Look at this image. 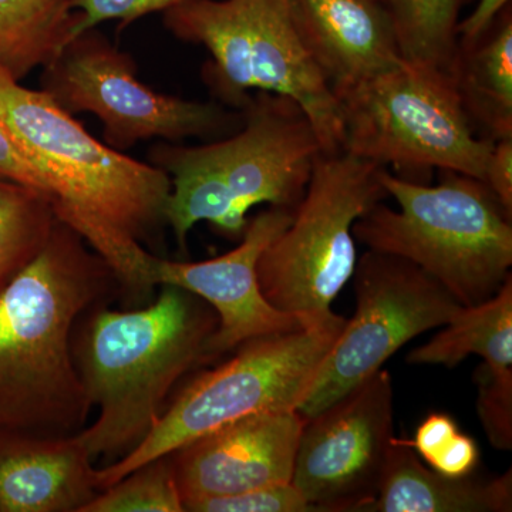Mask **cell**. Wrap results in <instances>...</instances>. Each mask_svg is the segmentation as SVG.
Instances as JSON below:
<instances>
[{
    "label": "cell",
    "instance_id": "6da1fadb",
    "mask_svg": "<svg viewBox=\"0 0 512 512\" xmlns=\"http://www.w3.org/2000/svg\"><path fill=\"white\" fill-rule=\"evenodd\" d=\"M0 124L42 175L56 221L86 241L127 291H151L154 255L141 241L165 221L170 175L100 143L49 94L2 70Z\"/></svg>",
    "mask_w": 512,
    "mask_h": 512
},
{
    "label": "cell",
    "instance_id": "7a4b0ae2",
    "mask_svg": "<svg viewBox=\"0 0 512 512\" xmlns=\"http://www.w3.org/2000/svg\"><path fill=\"white\" fill-rule=\"evenodd\" d=\"M82 241L57 221L45 248L0 291V426L36 436L83 430L92 403L74 363L72 329L114 275Z\"/></svg>",
    "mask_w": 512,
    "mask_h": 512
},
{
    "label": "cell",
    "instance_id": "3957f363",
    "mask_svg": "<svg viewBox=\"0 0 512 512\" xmlns=\"http://www.w3.org/2000/svg\"><path fill=\"white\" fill-rule=\"evenodd\" d=\"M160 286L147 308L97 312L80 340L77 372L99 417L74 436L92 460L137 447L174 384L207 359L217 313L190 291Z\"/></svg>",
    "mask_w": 512,
    "mask_h": 512
},
{
    "label": "cell",
    "instance_id": "277c9868",
    "mask_svg": "<svg viewBox=\"0 0 512 512\" xmlns=\"http://www.w3.org/2000/svg\"><path fill=\"white\" fill-rule=\"evenodd\" d=\"M245 124L227 140L200 147H164L157 167L170 175L165 222L181 249L198 222L242 237L259 204L295 211L322 147L295 101L272 93L249 97Z\"/></svg>",
    "mask_w": 512,
    "mask_h": 512
},
{
    "label": "cell",
    "instance_id": "5b68a950",
    "mask_svg": "<svg viewBox=\"0 0 512 512\" xmlns=\"http://www.w3.org/2000/svg\"><path fill=\"white\" fill-rule=\"evenodd\" d=\"M439 185L412 183L380 170L399 210L376 204L353 225L356 242L400 256L436 279L460 305L493 298L512 266V214L490 188L443 171Z\"/></svg>",
    "mask_w": 512,
    "mask_h": 512
},
{
    "label": "cell",
    "instance_id": "8992f818",
    "mask_svg": "<svg viewBox=\"0 0 512 512\" xmlns=\"http://www.w3.org/2000/svg\"><path fill=\"white\" fill-rule=\"evenodd\" d=\"M346 320L332 311L302 328L242 343L231 360L188 384L137 447L96 470L99 491L232 421L298 410Z\"/></svg>",
    "mask_w": 512,
    "mask_h": 512
},
{
    "label": "cell",
    "instance_id": "52a82bcc",
    "mask_svg": "<svg viewBox=\"0 0 512 512\" xmlns=\"http://www.w3.org/2000/svg\"><path fill=\"white\" fill-rule=\"evenodd\" d=\"M342 151L427 184L433 170L483 181L495 141L481 136L448 70L403 60L336 94Z\"/></svg>",
    "mask_w": 512,
    "mask_h": 512
},
{
    "label": "cell",
    "instance_id": "ba28073f",
    "mask_svg": "<svg viewBox=\"0 0 512 512\" xmlns=\"http://www.w3.org/2000/svg\"><path fill=\"white\" fill-rule=\"evenodd\" d=\"M178 39L210 52L211 82L229 101L251 90L295 101L308 117L323 154L343 147L342 109L303 46L289 0H191L164 12Z\"/></svg>",
    "mask_w": 512,
    "mask_h": 512
},
{
    "label": "cell",
    "instance_id": "9c48e42d",
    "mask_svg": "<svg viewBox=\"0 0 512 512\" xmlns=\"http://www.w3.org/2000/svg\"><path fill=\"white\" fill-rule=\"evenodd\" d=\"M383 167L340 151L320 154L289 227L256 265L269 303L299 316H320L345 288L357 259L353 225L386 200Z\"/></svg>",
    "mask_w": 512,
    "mask_h": 512
},
{
    "label": "cell",
    "instance_id": "30bf717a",
    "mask_svg": "<svg viewBox=\"0 0 512 512\" xmlns=\"http://www.w3.org/2000/svg\"><path fill=\"white\" fill-rule=\"evenodd\" d=\"M356 312L329 350L298 412L315 416L375 375L407 342L446 326L463 308L429 274L400 256L365 252L352 275Z\"/></svg>",
    "mask_w": 512,
    "mask_h": 512
},
{
    "label": "cell",
    "instance_id": "8fae6325",
    "mask_svg": "<svg viewBox=\"0 0 512 512\" xmlns=\"http://www.w3.org/2000/svg\"><path fill=\"white\" fill-rule=\"evenodd\" d=\"M45 92L67 113L89 111L99 117L104 137L119 148L148 138L208 136L231 117L215 104L154 92L137 79L130 59L93 35V29L72 40L46 67Z\"/></svg>",
    "mask_w": 512,
    "mask_h": 512
},
{
    "label": "cell",
    "instance_id": "7c38bea8",
    "mask_svg": "<svg viewBox=\"0 0 512 512\" xmlns=\"http://www.w3.org/2000/svg\"><path fill=\"white\" fill-rule=\"evenodd\" d=\"M394 439L393 380L380 369L305 419L291 483L315 512H362L379 491Z\"/></svg>",
    "mask_w": 512,
    "mask_h": 512
},
{
    "label": "cell",
    "instance_id": "4fadbf2b",
    "mask_svg": "<svg viewBox=\"0 0 512 512\" xmlns=\"http://www.w3.org/2000/svg\"><path fill=\"white\" fill-rule=\"evenodd\" d=\"M293 212L279 207L259 212L254 220L248 221L241 244L218 258L175 262L154 256V285H173L190 291L217 313L218 326L208 340L207 359L225 355L248 340L302 328L319 318L275 308L259 285V258L289 227Z\"/></svg>",
    "mask_w": 512,
    "mask_h": 512
},
{
    "label": "cell",
    "instance_id": "5bb4252c",
    "mask_svg": "<svg viewBox=\"0 0 512 512\" xmlns=\"http://www.w3.org/2000/svg\"><path fill=\"white\" fill-rule=\"evenodd\" d=\"M303 424L298 410L251 414L168 454L183 504L291 483Z\"/></svg>",
    "mask_w": 512,
    "mask_h": 512
},
{
    "label": "cell",
    "instance_id": "9a60e30c",
    "mask_svg": "<svg viewBox=\"0 0 512 512\" xmlns=\"http://www.w3.org/2000/svg\"><path fill=\"white\" fill-rule=\"evenodd\" d=\"M305 49L338 94L403 62L382 0H289Z\"/></svg>",
    "mask_w": 512,
    "mask_h": 512
},
{
    "label": "cell",
    "instance_id": "2e32d148",
    "mask_svg": "<svg viewBox=\"0 0 512 512\" xmlns=\"http://www.w3.org/2000/svg\"><path fill=\"white\" fill-rule=\"evenodd\" d=\"M76 436L0 441V511L80 512L100 493Z\"/></svg>",
    "mask_w": 512,
    "mask_h": 512
},
{
    "label": "cell",
    "instance_id": "e0dca14e",
    "mask_svg": "<svg viewBox=\"0 0 512 512\" xmlns=\"http://www.w3.org/2000/svg\"><path fill=\"white\" fill-rule=\"evenodd\" d=\"M512 473L447 477L424 467L406 439H394L382 484L362 512H510Z\"/></svg>",
    "mask_w": 512,
    "mask_h": 512
},
{
    "label": "cell",
    "instance_id": "ac0fdd59",
    "mask_svg": "<svg viewBox=\"0 0 512 512\" xmlns=\"http://www.w3.org/2000/svg\"><path fill=\"white\" fill-rule=\"evenodd\" d=\"M464 110L481 136L512 137L511 5L474 42H457L450 67Z\"/></svg>",
    "mask_w": 512,
    "mask_h": 512
},
{
    "label": "cell",
    "instance_id": "d6986e66",
    "mask_svg": "<svg viewBox=\"0 0 512 512\" xmlns=\"http://www.w3.org/2000/svg\"><path fill=\"white\" fill-rule=\"evenodd\" d=\"M470 355L495 369H512V275L493 298L463 306L446 329L406 357L410 365L456 367Z\"/></svg>",
    "mask_w": 512,
    "mask_h": 512
},
{
    "label": "cell",
    "instance_id": "ffe728a7",
    "mask_svg": "<svg viewBox=\"0 0 512 512\" xmlns=\"http://www.w3.org/2000/svg\"><path fill=\"white\" fill-rule=\"evenodd\" d=\"M79 20L72 0H0V70L19 82L46 69L76 39Z\"/></svg>",
    "mask_w": 512,
    "mask_h": 512
},
{
    "label": "cell",
    "instance_id": "44dd1931",
    "mask_svg": "<svg viewBox=\"0 0 512 512\" xmlns=\"http://www.w3.org/2000/svg\"><path fill=\"white\" fill-rule=\"evenodd\" d=\"M466 0H387L403 59L450 72Z\"/></svg>",
    "mask_w": 512,
    "mask_h": 512
},
{
    "label": "cell",
    "instance_id": "7402d4cb",
    "mask_svg": "<svg viewBox=\"0 0 512 512\" xmlns=\"http://www.w3.org/2000/svg\"><path fill=\"white\" fill-rule=\"evenodd\" d=\"M56 222L35 192L0 181V291L45 248Z\"/></svg>",
    "mask_w": 512,
    "mask_h": 512
},
{
    "label": "cell",
    "instance_id": "603a6c76",
    "mask_svg": "<svg viewBox=\"0 0 512 512\" xmlns=\"http://www.w3.org/2000/svg\"><path fill=\"white\" fill-rule=\"evenodd\" d=\"M80 512H184L170 456L131 471L100 491Z\"/></svg>",
    "mask_w": 512,
    "mask_h": 512
},
{
    "label": "cell",
    "instance_id": "cb8c5ba5",
    "mask_svg": "<svg viewBox=\"0 0 512 512\" xmlns=\"http://www.w3.org/2000/svg\"><path fill=\"white\" fill-rule=\"evenodd\" d=\"M406 443L431 467L447 477H466L480 461L476 440L460 430L446 413H430Z\"/></svg>",
    "mask_w": 512,
    "mask_h": 512
},
{
    "label": "cell",
    "instance_id": "d4e9b609",
    "mask_svg": "<svg viewBox=\"0 0 512 512\" xmlns=\"http://www.w3.org/2000/svg\"><path fill=\"white\" fill-rule=\"evenodd\" d=\"M477 412L487 439L497 450L512 448V369L478 366Z\"/></svg>",
    "mask_w": 512,
    "mask_h": 512
},
{
    "label": "cell",
    "instance_id": "484cf974",
    "mask_svg": "<svg viewBox=\"0 0 512 512\" xmlns=\"http://www.w3.org/2000/svg\"><path fill=\"white\" fill-rule=\"evenodd\" d=\"M190 512H312L311 504L292 483L268 485L229 497L184 503Z\"/></svg>",
    "mask_w": 512,
    "mask_h": 512
},
{
    "label": "cell",
    "instance_id": "4316f807",
    "mask_svg": "<svg viewBox=\"0 0 512 512\" xmlns=\"http://www.w3.org/2000/svg\"><path fill=\"white\" fill-rule=\"evenodd\" d=\"M187 2L191 0H72L73 9L80 16L76 37L100 23L117 20L121 26H127L150 13L167 12Z\"/></svg>",
    "mask_w": 512,
    "mask_h": 512
},
{
    "label": "cell",
    "instance_id": "83f0119b",
    "mask_svg": "<svg viewBox=\"0 0 512 512\" xmlns=\"http://www.w3.org/2000/svg\"><path fill=\"white\" fill-rule=\"evenodd\" d=\"M0 181L20 185L46 201V184L28 157L0 124Z\"/></svg>",
    "mask_w": 512,
    "mask_h": 512
},
{
    "label": "cell",
    "instance_id": "f1b7e54d",
    "mask_svg": "<svg viewBox=\"0 0 512 512\" xmlns=\"http://www.w3.org/2000/svg\"><path fill=\"white\" fill-rule=\"evenodd\" d=\"M484 183L512 214V137L495 141L485 165Z\"/></svg>",
    "mask_w": 512,
    "mask_h": 512
},
{
    "label": "cell",
    "instance_id": "f546056e",
    "mask_svg": "<svg viewBox=\"0 0 512 512\" xmlns=\"http://www.w3.org/2000/svg\"><path fill=\"white\" fill-rule=\"evenodd\" d=\"M510 5L511 0H480L473 13L458 23V43L467 45L483 36L493 25L495 19L500 16V13Z\"/></svg>",
    "mask_w": 512,
    "mask_h": 512
},
{
    "label": "cell",
    "instance_id": "4dcf8cb0",
    "mask_svg": "<svg viewBox=\"0 0 512 512\" xmlns=\"http://www.w3.org/2000/svg\"><path fill=\"white\" fill-rule=\"evenodd\" d=\"M382 2L386 3V2H387V0H382Z\"/></svg>",
    "mask_w": 512,
    "mask_h": 512
}]
</instances>
